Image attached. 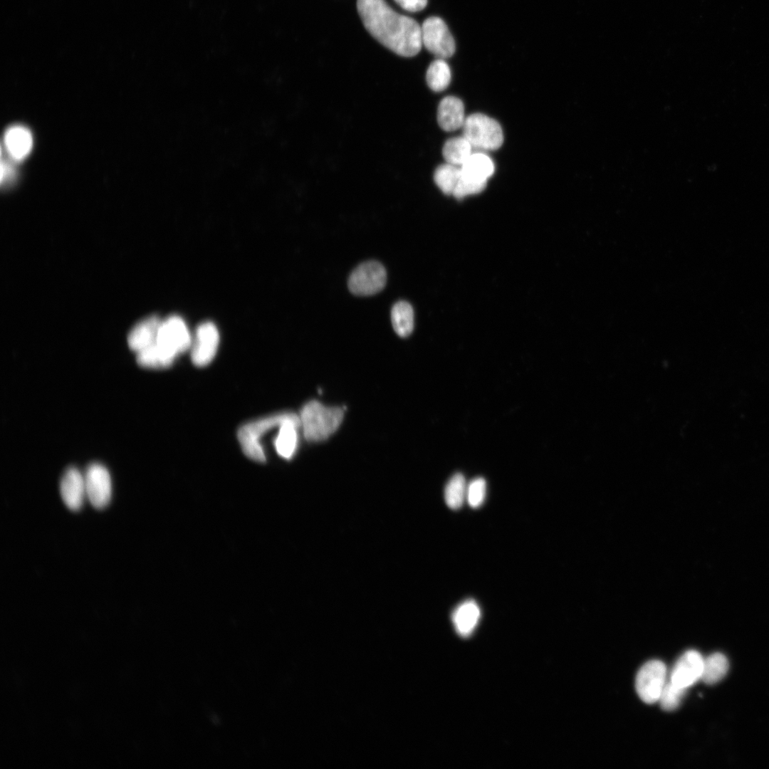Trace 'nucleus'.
I'll list each match as a JSON object with an SVG mask.
<instances>
[{
  "label": "nucleus",
  "mask_w": 769,
  "mask_h": 769,
  "mask_svg": "<svg viewBox=\"0 0 769 769\" xmlns=\"http://www.w3.org/2000/svg\"><path fill=\"white\" fill-rule=\"evenodd\" d=\"M486 491V483L484 478L478 477L472 480L467 486L466 500L472 508L480 507L484 501Z\"/></svg>",
  "instance_id": "obj_27"
},
{
  "label": "nucleus",
  "mask_w": 769,
  "mask_h": 769,
  "mask_svg": "<svg viewBox=\"0 0 769 769\" xmlns=\"http://www.w3.org/2000/svg\"><path fill=\"white\" fill-rule=\"evenodd\" d=\"M387 281L384 266L375 261L359 265L350 274L348 288L351 293L360 296L372 295L381 291Z\"/></svg>",
  "instance_id": "obj_6"
},
{
  "label": "nucleus",
  "mask_w": 769,
  "mask_h": 769,
  "mask_svg": "<svg viewBox=\"0 0 769 769\" xmlns=\"http://www.w3.org/2000/svg\"><path fill=\"white\" fill-rule=\"evenodd\" d=\"M391 320L395 333L400 337L409 336L414 329V310L406 301L396 303L391 310Z\"/></svg>",
  "instance_id": "obj_20"
},
{
  "label": "nucleus",
  "mask_w": 769,
  "mask_h": 769,
  "mask_svg": "<svg viewBox=\"0 0 769 769\" xmlns=\"http://www.w3.org/2000/svg\"><path fill=\"white\" fill-rule=\"evenodd\" d=\"M463 135L469 140L473 148L479 150H495L503 142V134L500 124L494 119L482 113H474L466 117L463 125Z\"/></svg>",
  "instance_id": "obj_3"
},
{
  "label": "nucleus",
  "mask_w": 769,
  "mask_h": 769,
  "mask_svg": "<svg viewBox=\"0 0 769 769\" xmlns=\"http://www.w3.org/2000/svg\"><path fill=\"white\" fill-rule=\"evenodd\" d=\"M472 153L473 147L464 135L449 139L442 149L446 162L458 167H461Z\"/></svg>",
  "instance_id": "obj_19"
},
{
  "label": "nucleus",
  "mask_w": 769,
  "mask_h": 769,
  "mask_svg": "<svg viewBox=\"0 0 769 769\" xmlns=\"http://www.w3.org/2000/svg\"><path fill=\"white\" fill-rule=\"evenodd\" d=\"M300 427L299 418L287 421L279 427L274 444L276 451L281 457L290 459L293 456L297 449Z\"/></svg>",
  "instance_id": "obj_17"
},
{
  "label": "nucleus",
  "mask_w": 769,
  "mask_h": 769,
  "mask_svg": "<svg viewBox=\"0 0 769 769\" xmlns=\"http://www.w3.org/2000/svg\"><path fill=\"white\" fill-rule=\"evenodd\" d=\"M357 9L366 30L386 48L403 57L420 51L422 28L414 19L397 13L384 0H357Z\"/></svg>",
  "instance_id": "obj_1"
},
{
  "label": "nucleus",
  "mask_w": 769,
  "mask_h": 769,
  "mask_svg": "<svg viewBox=\"0 0 769 769\" xmlns=\"http://www.w3.org/2000/svg\"><path fill=\"white\" fill-rule=\"evenodd\" d=\"M156 345L166 354L175 358L191 346V338L184 322L177 316H172L161 323Z\"/></svg>",
  "instance_id": "obj_8"
},
{
  "label": "nucleus",
  "mask_w": 769,
  "mask_h": 769,
  "mask_svg": "<svg viewBox=\"0 0 769 769\" xmlns=\"http://www.w3.org/2000/svg\"><path fill=\"white\" fill-rule=\"evenodd\" d=\"M344 417L341 407H327L318 401L305 404L299 415L305 438L310 441L328 439L340 427Z\"/></svg>",
  "instance_id": "obj_2"
},
{
  "label": "nucleus",
  "mask_w": 769,
  "mask_h": 769,
  "mask_svg": "<svg viewBox=\"0 0 769 769\" xmlns=\"http://www.w3.org/2000/svg\"><path fill=\"white\" fill-rule=\"evenodd\" d=\"M451 78L450 67L443 58L433 61L426 73L427 83L429 88L435 92L445 90L450 83Z\"/></svg>",
  "instance_id": "obj_21"
},
{
  "label": "nucleus",
  "mask_w": 769,
  "mask_h": 769,
  "mask_svg": "<svg viewBox=\"0 0 769 769\" xmlns=\"http://www.w3.org/2000/svg\"><path fill=\"white\" fill-rule=\"evenodd\" d=\"M465 119L464 105L461 99L446 96L440 101L437 122L442 130L447 132L456 130L463 127Z\"/></svg>",
  "instance_id": "obj_13"
},
{
  "label": "nucleus",
  "mask_w": 769,
  "mask_h": 769,
  "mask_svg": "<svg viewBox=\"0 0 769 769\" xmlns=\"http://www.w3.org/2000/svg\"><path fill=\"white\" fill-rule=\"evenodd\" d=\"M60 493L65 505L71 511H79L86 497L84 475L75 467L64 472L60 482Z\"/></svg>",
  "instance_id": "obj_12"
},
{
  "label": "nucleus",
  "mask_w": 769,
  "mask_h": 769,
  "mask_svg": "<svg viewBox=\"0 0 769 769\" xmlns=\"http://www.w3.org/2000/svg\"><path fill=\"white\" fill-rule=\"evenodd\" d=\"M666 679V668L661 661L651 660L645 663L639 670L635 681L639 698L648 704L658 701Z\"/></svg>",
  "instance_id": "obj_7"
},
{
  "label": "nucleus",
  "mask_w": 769,
  "mask_h": 769,
  "mask_svg": "<svg viewBox=\"0 0 769 769\" xmlns=\"http://www.w3.org/2000/svg\"><path fill=\"white\" fill-rule=\"evenodd\" d=\"M86 498L97 509L105 508L112 496L111 477L108 469L100 464H90L84 474Z\"/></svg>",
  "instance_id": "obj_9"
},
{
  "label": "nucleus",
  "mask_w": 769,
  "mask_h": 769,
  "mask_svg": "<svg viewBox=\"0 0 769 769\" xmlns=\"http://www.w3.org/2000/svg\"><path fill=\"white\" fill-rule=\"evenodd\" d=\"M480 617V608L474 600L463 602L452 613V622L456 632L461 637L469 636L476 627Z\"/></svg>",
  "instance_id": "obj_15"
},
{
  "label": "nucleus",
  "mask_w": 769,
  "mask_h": 769,
  "mask_svg": "<svg viewBox=\"0 0 769 769\" xmlns=\"http://www.w3.org/2000/svg\"><path fill=\"white\" fill-rule=\"evenodd\" d=\"M467 485L462 474H454L447 482L444 489V499L449 508H460L466 498Z\"/></svg>",
  "instance_id": "obj_23"
},
{
  "label": "nucleus",
  "mask_w": 769,
  "mask_h": 769,
  "mask_svg": "<svg viewBox=\"0 0 769 769\" xmlns=\"http://www.w3.org/2000/svg\"><path fill=\"white\" fill-rule=\"evenodd\" d=\"M686 689L677 687L670 681L664 685L659 701L661 708L666 711H672L678 708Z\"/></svg>",
  "instance_id": "obj_26"
},
{
  "label": "nucleus",
  "mask_w": 769,
  "mask_h": 769,
  "mask_svg": "<svg viewBox=\"0 0 769 769\" xmlns=\"http://www.w3.org/2000/svg\"><path fill=\"white\" fill-rule=\"evenodd\" d=\"M299 418L294 413L286 412L275 414L242 427L238 438L245 454L252 460L261 463L266 461V455L260 443V438L268 431L280 427L287 421Z\"/></svg>",
  "instance_id": "obj_4"
},
{
  "label": "nucleus",
  "mask_w": 769,
  "mask_h": 769,
  "mask_svg": "<svg viewBox=\"0 0 769 769\" xmlns=\"http://www.w3.org/2000/svg\"><path fill=\"white\" fill-rule=\"evenodd\" d=\"M422 28V44L438 58H447L455 52L454 39L446 23L438 16L426 19Z\"/></svg>",
  "instance_id": "obj_5"
},
{
  "label": "nucleus",
  "mask_w": 769,
  "mask_h": 769,
  "mask_svg": "<svg viewBox=\"0 0 769 769\" xmlns=\"http://www.w3.org/2000/svg\"><path fill=\"white\" fill-rule=\"evenodd\" d=\"M161 323L157 316L152 315L135 325L127 338L130 348L137 353L154 344Z\"/></svg>",
  "instance_id": "obj_14"
},
{
  "label": "nucleus",
  "mask_w": 769,
  "mask_h": 769,
  "mask_svg": "<svg viewBox=\"0 0 769 769\" xmlns=\"http://www.w3.org/2000/svg\"><path fill=\"white\" fill-rule=\"evenodd\" d=\"M174 360L159 349L155 342L137 355L138 365L147 368H164L169 366Z\"/></svg>",
  "instance_id": "obj_25"
},
{
  "label": "nucleus",
  "mask_w": 769,
  "mask_h": 769,
  "mask_svg": "<svg viewBox=\"0 0 769 769\" xmlns=\"http://www.w3.org/2000/svg\"><path fill=\"white\" fill-rule=\"evenodd\" d=\"M728 661L721 653H714L703 659V671L701 679L707 684H713L721 681L727 674Z\"/></svg>",
  "instance_id": "obj_22"
},
{
  "label": "nucleus",
  "mask_w": 769,
  "mask_h": 769,
  "mask_svg": "<svg viewBox=\"0 0 769 769\" xmlns=\"http://www.w3.org/2000/svg\"><path fill=\"white\" fill-rule=\"evenodd\" d=\"M4 142L9 155L14 159L21 160L26 157L31 150L33 140L26 128L14 126L6 131Z\"/></svg>",
  "instance_id": "obj_18"
},
{
  "label": "nucleus",
  "mask_w": 769,
  "mask_h": 769,
  "mask_svg": "<svg viewBox=\"0 0 769 769\" xmlns=\"http://www.w3.org/2000/svg\"><path fill=\"white\" fill-rule=\"evenodd\" d=\"M703 659L699 652L686 651L674 664L669 681L677 687L686 690L701 679Z\"/></svg>",
  "instance_id": "obj_10"
},
{
  "label": "nucleus",
  "mask_w": 769,
  "mask_h": 769,
  "mask_svg": "<svg viewBox=\"0 0 769 769\" xmlns=\"http://www.w3.org/2000/svg\"><path fill=\"white\" fill-rule=\"evenodd\" d=\"M461 177L460 167L449 163L439 165L434 173V180L445 194H452Z\"/></svg>",
  "instance_id": "obj_24"
},
{
  "label": "nucleus",
  "mask_w": 769,
  "mask_h": 769,
  "mask_svg": "<svg viewBox=\"0 0 769 769\" xmlns=\"http://www.w3.org/2000/svg\"><path fill=\"white\" fill-rule=\"evenodd\" d=\"M394 1L403 9L409 12L422 11L427 4V0H394Z\"/></svg>",
  "instance_id": "obj_29"
},
{
  "label": "nucleus",
  "mask_w": 769,
  "mask_h": 769,
  "mask_svg": "<svg viewBox=\"0 0 769 769\" xmlns=\"http://www.w3.org/2000/svg\"><path fill=\"white\" fill-rule=\"evenodd\" d=\"M460 168L464 177L482 182H487L495 170L491 158L481 151L473 152Z\"/></svg>",
  "instance_id": "obj_16"
},
{
  "label": "nucleus",
  "mask_w": 769,
  "mask_h": 769,
  "mask_svg": "<svg viewBox=\"0 0 769 769\" xmlns=\"http://www.w3.org/2000/svg\"><path fill=\"white\" fill-rule=\"evenodd\" d=\"M219 341L216 326L206 322L197 329L195 339L192 347V360L199 367L208 365L214 357Z\"/></svg>",
  "instance_id": "obj_11"
},
{
  "label": "nucleus",
  "mask_w": 769,
  "mask_h": 769,
  "mask_svg": "<svg viewBox=\"0 0 769 769\" xmlns=\"http://www.w3.org/2000/svg\"><path fill=\"white\" fill-rule=\"evenodd\" d=\"M486 184L487 182L468 179L464 177L461 172V177L452 195L456 199H462L469 195L478 194L486 188Z\"/></svg>",
  "instance_id": "obj_28"
}]
</instances>
